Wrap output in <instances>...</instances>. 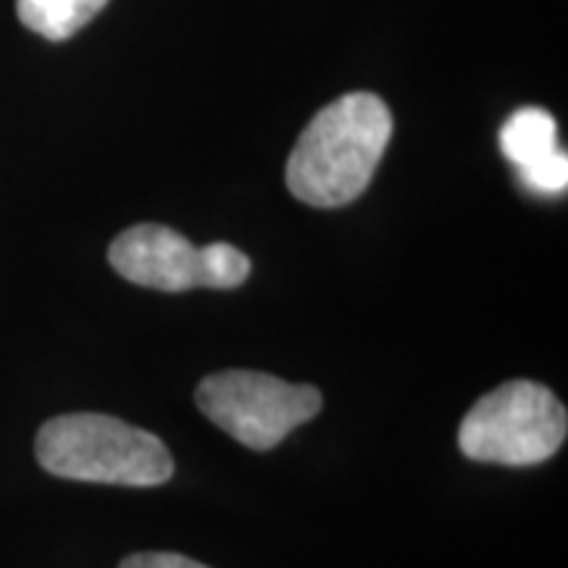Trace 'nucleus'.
Masks as SVG:
<instances>
[{
	"label": "nucleus",
	"instance_id": "obj_1",
	"mask_svg": "<svg viewBox=\"0 0 568 568\" xmlns=\"http://www.w3.org/2000/svg\"><path fill=\"white\" fill-rule=\"evenodd\" d=\"M393 138V113L374 92H347L311 119L293 153L290 193L314 209H339L364 195Z\"/></svg>",
	"mask_w": 568,
	"mask_h": 568
},
{
	"label": "nucleus",
	"instance_id": "obj_2",
	"mask_svg": "<svg viewBox=\"0 0 568 568\" xmlns=\"http://www.w3.org/2000/svg\"><path fill=\"white\" fill-rule=\"evenodd\" d=\"M40 466L74 481L159 487L174 474L172 453L151 432L103 414H67L40 426Z\"/></svg>",
	"mask_w": 568,
	"mask_h": 568
},
{
	"label": "nucleus",
	"instance_id": "obj_3",
	"mask_svg": "<svg viewBox=\"0 0 568 568\" xmlns=\"http://www.w3.org/2000/svg\"><path fill=\"white\" fill-rule=\"evenodd\" d=\"M566 432L564 403L539 382L514 379L474 403L458 429V445L479 464L537 466L556 456Z\"/></svg>",
	"mask_w": 568,
	"mask_h": 568
},
{
	"label": "nucleus",
	"instance_id": "obj_4",
	"mask_svg": "<svg viewBox=\"0 0 568 568\" xmlns=\"http://www.w3.org/2000/svg\"><path fill=\"white\" fill-rule=\"evenodd\" d=\"M197 408L251 450H272L322 410V393L261 372H219L195 393Z\"/></svg>",
	"mask_w": 568,
	"mask_h": 568
},
{
	"label": "nucleus",
	"instance_id": "obj_5",
	"mask_svg": "<svg viewBox=\"0 0 568 568\" xmlns=\"http://www.w3.org/2000/svg\"><path fill=\"white\" fill-rule=\"evenodd\" d=\"M109 261L126 282L161 293L193 287H240L251 274V258L230 243L195 247L180 232L161 224H138L113 240Z\"/></svg>",
	"mask_w": 568,
	"mask_h": 568
},
{
	"label": "nucleus",
	"instance_id": "obj_6",
	"mask_svg": "<svg viewBox=\"0 0 568 568\" xmlns=\"http://www.w3.org/2000/svg\"><path fill=\"white\" fill-rule=\"evenodd\" d=\"M558 124L550 111L527 105L518 109L500 130V151L516 169L548 159L558 151Z\"/></svg>",
	"mask_w": 568,
	"mask_h": 568
},
{
	"label": "nucleus",
	"instance_id": "obj_7",
	"mask_svg": "<svg viewBox=\"0 0 568 568\" xmlns=\"http://www.w3.org/2000/svg\"><path fill=\"white\" fill-rule=\"evenodd\" d=\"M105 6L109 0H17V13L27 30L61 42L74 38Z\"/></svg>",
	"mask_w": 568,
	"mask_h": 568
},
{
	"label": "nucleus",
	"instance_id": "obj_8",
	"mask_svg": "<svg viewBox=\"0 0 568 568\" xmlns=\"http://www.w3.org/2000/svg\"><path fill=\"white\" fill-rule=\"evenodd\" d=\"M518 182L535 195H558L568 184V155L564 151L550 153L548 159L531 163L527 169H516Z\"/></svg>",
	"mask_w": 568,
	"mask_h": 568
},
{
	"label": "nucleus",
	"instance_id": "obj_9",
	"mask_svg": "<svg viewBox=\"0 0 568 568\" xmlns=\"http://www.w3.org/2000/svg\"><path fill=\"white\" fill-rule=\"evenodd\" d=\"M119 568H209L193 558H184L180 552H134L124 558Z\"/></svg>",
	"mask_w": 568,
	"mask_h": 568
}]
</instances>
